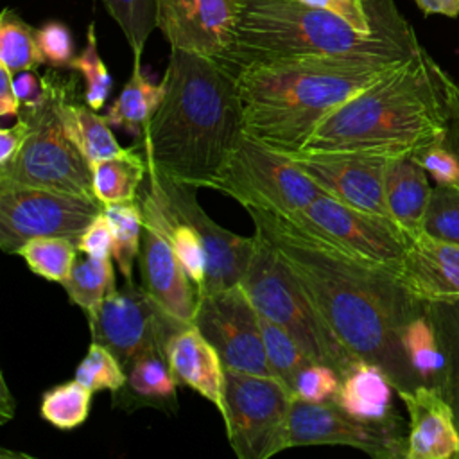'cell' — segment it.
Here are the masks:
<instances>
[{"mask_svg": "<svg viewBox=\"0 0 459 459\" xmlns=\"http://www.w3.org/2000/svg\"><path fill=\"white\" fill-rule=\"evenodd\" d=\"M136 262L142 289L151 299L170 317L181 323H194L199 292L179 264L163 230L145 219Z\"/></svg>", "mask_w": 459, "mask_h": 459, "instance_id": "cell-18", "label": "cell"}, {"mask_svg": "<svg viewBox=\"0 0 459 459\" xmlns=\"http://www.w3.org/2000/svg\"><path fill=\"white\" fill-rule=\"evenodd\" d=\"M194 325L213 344L224 368L273 375L260 330V317L240 283L201 292Z\"/></svg>", "mask_w": 459, "mask_h": 459, "instance_id": "cell-13", "label": "cell"}, {"mask_svg": "<svg viewBox=\"0 0 459 459\" xmlns=\"http://www.w3.org/2000/svg\"><path fill=\"white\" fill-rule=\"evenodd\" d=\"M43 77L47 97L34 108H22L18 117L30 122V133L18 154L9 163L0 165V185H23L95 197L90 161L70 136L61 113L65 97L75 88V79L61 77L56 72Z\"/></svg>", "mask_w": 459, "mask_h": 459, "instance_id": "cell-6", "label": "cell"}, {"mask_svg": "<svg viewBox=\"0 0 459 459\" xmlns=\"http://www.w3.org/2000/svg\"><path fill=\"white\" fill-rule=\"evenodd\" d=\"M77 249H79V253L88 255V256H95V258L111 256L113 237H111L109 221H108L104 210L81 233V237L77 240Z\"/></svg>", "mask_w": 459, "mask_h": 459, "instance_id": "cell-44", "label": "cell"}, {"mask_svg": "<svg viewBox=\"0 0 459 459\" xmlns=\"http://www.w3.org/2000/svg\"><path fill=\"white\" fill-rule=\"evenodd\" d=\"M14 255L23 258L34 274L63 283L79 256V249L77 242L65 237H38L22 244Z\"/></svg>", "mask_w": 459, "mask_h": 459, "instance_id": "cell-33", "label": "cell"}, {"mask_svg": "<svg viewBox=\"0 0 459 459\" xmlns=\"http://www.w3.org/2000/svg\"><path fill=\"white\" fill-rule=\"evenodd\" d=\"M394 385L375 362L357 359L344 375L333 403L350 418L375 425H403L393 405Z\"/></svg>", "mask_w": 459, "mask_h": 459, "instance_id": "cell-22", "label": "cell"}, {"mask_svg": "<svg viewBox=\"0 0 459 459\" xmlns=\"http://www.w3.org/2000/svg\"><path fill=\"white\" fill-rule=\"evenodd\" d=\"M348 253L400 274L411 237L389 217L364 212L323 192L301 212L287 217Z\"/></svg>", "mask_w": 459, "mask_h": 459, "instance_id": "cell-11", "label": "cell"}, {"mask_svg": "<svg viewBox=\"0 0 459 459\" xmlns=\"http://www.w3.org/2000/svg\"><path fill=\"white\" fill-rule=\"evenodd\" d=\"M149 188L179 219L188 222L201 237L206 255V280L201 292L217 290L240 283L251 262L256 235L244 237L219 226L197 203L195 185L179 183L149 172ZM199 292V294H201Z\"/></svg>", "mask_w": 459, "mask_h": 459, "instance_id": "cell-14", "label": "cell"}, {"mask_svg": "<svg viewBox=\"0 0 459 459\" xmlns=\"http://www.w3.org/2000/svg\"><path fill=\"white\" fill-rule=\"evenodd\" d=\"M328 195L353 208L389 217L385 169L389 158L364 152L290 154Z\"/></svg>", "mask_w": 459, "mask_h": 459, "instance_id": "cell-16", "label": "cell"}, {"mask_svg": "<svg viewBox=\"0 0 459 459\" xmlns=\"http://www.w3.org/2000/svg\"><path fill=\"white\" fill-rule=\"evenodd\" d=\"M72 303L81 307L88 316L93 312L111 292L117 290L115 271L111 256L95 258L82 255L77 256L68 278L61 283Z\"/></svg>", "mask_w": 459, "mask_h": 459, "instance_id": "cell-30", "label": "cell"}, {"mask_svg": "<svg viewBox=\"0 0 459 459\" xmlns=\"http://www.w3.org/2000/svg\"><path fill=\"white\" fill-rule=\"evenodd\" d=\"M91 341L104 344L120 360L124 369L147 350H163L167 339L181 323L158 307L156 301L131 281L111 292L88 314Z\"/></svg>", "mask_w": 459, "mask_h": 459, "instance_id": "cell-12", "label": "cell"}, {"mask_svg": "<svg viewBox=\"0 0 459 459\" xmlns=\"http://www.w3.org/2000/svg\"><path fill=\"white\" fill-rule=\"evenodd\" d=\"M429 172L414 156L389 158L385 169V203L391 219L411 237L423 235V219L432 186Z\"/></svg>", "mask_w": 459, "mask_h": 459, "instance_id": "cell-23", "label": "cell"}, {"mask_svg": "<svg viewBox=\"0 0 459 459\" xmlns=\"http://www.w3.org/2000/svg\"><path fill=\"white\" fill-rule=\"evenodd\" d=\"M398 276L421 301H459V244L425 233L412 238Z\"/></svg>", "mask_w": 459, "mask_h": 459, "instance_id": "cell-20", "label": "cell"}, {"mask_svg": "<svg viewBox=\"0 0 459 459\" xmlns=\"http://www.w3.org/2000/svg\"><path fill=\"white\" fill-rule=\"evenodd\" d=\"M13 88L16 91L22 108H34L47 97L45 77H39L34 70H23L13 74Z\"/></svg>", "mask_w": 459, "mask_h": 459, "instance_id": "cell-45", "label": "cell"}, {"mask_svg": "<svg viewBox=\"0 0 459 459\" xmlns=\"http://www.w3.org/2000/svg\"><path fill=\"white\" fill-rule=\"evenodd\" d=\"M305 4L323 7L342 20L353 29L380 36L411 48H420L414 29L398 11L394 0H301Z\"/></svg>", "mask_w": 459, "mask_h": 459, "instance_id": "cell-25", "label": "cell"}, {"mask_svg": "<svg viewBox=\"0 0 459 459\" xmlns=\"http://www.w3.org/2000/svg\"><path fill=\"white\" fill-rule=\"evenodd\" d=\"M165 357L178 384H183L208 402L224 416L226 368L213 344L194 325H181L165 342Z\"/></svg>", "mask_w": 459, "mask_h": 459, "instance_id": "cell-21", "label": "cell"}, {"mask_svg": "<svg viewBox=\"0 0 459 459\" xmlns=\"http://www.w3.org/2000/svg\"><path fill=\"white\" fill-rule=\"evenodd\" d=\"M414 158L425 167L437 185L459 183V154L443 145V142L423 149L414 154Z\"/></svg>", "mask_w": 459, "mask_h": 459, "instance_id": "cell-43", "label": "cell"}, {"mask_svg": "<svg viewBox=\"0 0 459 459\" xmlns=\"http://www.w3.org/2000/svg\"><path fill=\"white\" fill-rule=\"evenodd\" d=\"M446 357V378L441 394L450 403L459 429V301L429 303Z\"/></svg>", "mask_w": 459, "mask_h": 459, "instance_id": "cell-36", "label": "cell"}, {"mask_svg": "<svg viewBox=\"0 0 459 459\" xmlns=\"http://www.w3.org/2000/svg\"><path fill=\"white\" fill-rule=\"evenodd\" d=\"M290 389L274 375L226 368L224 423L238 459H267L289 448Z\"/></svg>", "mask_w": 459, "mask_h": 459, "instance_id": "cell-9", "label": "cell"}, {"mask_svg": "<svg viewBox=\"0 0 459 459\" xmlns=\"http://www.w3.org/2000/svg\"><path fill=\"white\" fill-rule=\"evenodd\" d=\"M258 317L269 368L273 375L278 377L292 393L296 375L314 360L301 350V346L287 330L262 314H258Z\"/></svg>", "mask_w": 459, "mask_h": 459, "instance_id": "cell-35", "label": "cell"}, {"mask_svg": "<svg viewBox=\"0 0 459 459\" xmlns=\"http://www.w3.org/2000/svg\"><path fill=\"white\" fill-rule=\"evenodd\" d=\"M38 45L45 63L52 68H68L75 57V45L70 29L61 22H48L38 29Z\"/></svg>", "mask_w": 459, "mask_h": 459, "instance_id": "cell-42", "label": "cell"}, {"mask_svg": "<svg viewBox=\"0 0 459 459\" xmlns=\"http://www.w3.org/2000/svg\"><path fill=\"white\" fill-rule=\"evenodd\" d=\"M402 63L307 56L247 65L235 74L244 134L296 154L326 115Z\"/></svg>", "mask_w": 459, "mask_h": 459, "instance_id": "cell-4", "label": "cell"}, {"mask_svg": "<svg viewBox=\"0 0 459 459\" xmlns=\"http://www.w3.org/2000/svg\"><path fill=\"white\" fill-rule=\"evenodd\" d=\"M341 385V373L328 364L310 362L294 378L292 396L310 403L332 402Z\"/></svg>", "mask_w": 459, "mask_h": 459, "instance_id": "cell-41", "label": "cell"}, {"mask_svg": "<svg viewBox=\"0 0 459 459\" xmlns=\"http://www.w3.org/2000/svg\"><path fill=\"white\" fill-rule=\"evenodd\" d=\"M396 393L409 414L405 459H459V429L445 396L425 384Z\"/></svg>", "mask_w": 459, "mask_h": 459, "instance_id": "cell-19", "label": "cell"}, {"mask_svg": "<svg viewBox=\"0 0 459 459\" xmlns=\"http://www.w3.org/2000/svg\"><path fill=\"white\" fill-rule=\"evenodd\" d=\"M102 4L122 29L133 56H142L156 27V0H102Z\"/></svg>", "mask_w": 459, "mask_h": 459, "instance_id": "cell-37", "label": "cell"}, {"mask_svg": "<svg viewBox=\"0 0 459 459\" xmlns=\"http://www.w3.org/2000/svg\"><path fill=\"white\" fill-rule=\"evenodd\" d=\"M102 210L104 204L91 195L0 185V247L16 253L22 244L38 237H65L77 242Z\"/></svg>", "mask_w": 459, "mask_h": 459, "instance_id": "cell-10", "label": "cell"}, {"mask_svg": "<svg viewBox=\"0 0 459 459\" xmlns=\"http://www.w3.org/2000/svg\"><path fill=\"white\" fill-rule=\"evenodd\" d=\"M423 14H443L448 18L459 16V0H414Z\"/></svg>", "mask_w": 459, "mask_h": 459, "instance_id": "cell-48", "label": "cell"}, {"mask_svg": "<svg viewBox=\"0 0 459 459\" xmlns=\"http://www.w3.org/2000/svg\"><path fill=\"white\" fill-rule=\"evenodd\" d=\"M402 346L420 384L441 393L446 378V357L429 303L403 326Z\"/></svg>", "mask_w": 459, "mask_h": 459, "instance_id": "cell-26", "label": "cell"}, {"mask_svg": "<svg viewBox=\"0 0 459 459\" xmlns=\"http://www.w3.org/2000/svg\"><path fill=\"white\" fill-rule=\"evenodd\" d=\"M423 233L459 244V183L432 186L423 219Z\"/></svg>", "mask_w": 459, "mask_h": 459, "instance_id": "cell-40", "label": "cell"}, {"mask_svg": "<svg viewBox=\"0 0 459 459\" xmlns=\"http://www.w3.org/2000/svg\"><path fill=\"white\" fill-rule=\"evenodd\" d=\"M22 111V102L16 97L13 88V74L0 65V115L2 117H18Z\"/></svg>", "mask_w": 459, "mask_h": 459, "instance_id": "cell-47", "label": "cell"}, {"mask_svg": "<svg viewBox=\"0 0 459 459\" xmlns=\"http://www.w3.org/2000/svg\"><path fill=\"white\" fill-rule=\"evenodd\" d=\"M256 246L240 285L256 312L287 330L314 360L341 375L357 360L317 312L301 281L281 255L256 231Z\"/></svg>", "mask_w": 459, "mask_h": 459, "instance_id": "cell-7", "label": "cell"}, {"mask_svg": "<svg viewBox=\"0 0 459 459\" xmlns=\"http://www.w3.org/2000/svg\"><path fill=\"white\" fill-rule=\"evenodd\" d=\"M68 68L79 72L84 79V102L90 108H93L95 111H100V108H104V104L109 97L113 79H111L102 57L99 56L97 34H95L93 22L88 25L84 48L81 50L79 56H75L72 59Z\"/></svg>", "mask_w": 459, "mask_h": 459, "instance_id": "cell-38", "label": "cell"}, {"mask_svg": "<svg viewBox=\"0 0 459 459\" xmlns=\"http://www.w3.org/2000/svg\"><path fill=\"white\" fill-rule=\"evenodd\" d=\"M38 29L30 27L13 9L5 7L0 14V65L11 74L36 70L45 65L38 45Z\"/></svg>", "mask_w": 459, "mask_h": 459, "instance_id": "cell-32", "label": "cell"}, {"mask_svg": "<svg viewBox=\"0 0 459 459\" xmlns=\"http://www.w3.org/2000/svg\"><path fill=\"white\" fill-rule=\"evenodd\" d=\"M127 380L113 393V405L126 411L136 407H176L178 380L170 371L163 350H147L136 355L126 368Z\"/></svg>", "mask_w": 459, "mask_h": 459, "instance_id": "cell-24", "label": "cell"}, {"mask_svg": "<svg viewBox=\"0 0 459 459\" xmlns=\"http://www.w3.org/2000/svg\"><path fill=\"white\" fill-rule=\"evenodd\" d=\"M457 109L459 82L421 47L326 115L296 154L414 156L445 140Z\"/></svg>", "mask_w": 459, "mask_h": 459, "instance_id": "cell-3", "label": "cell"}, {"mask_svg": "<svg viewBox=\"0 0 459 459\" xmlns=\"http://www.w3.org/2000/svg\"><path fill=\"white\" fill-rule=\"evenodd\" d=\"M163 82H151L142 70V56H133V72L106 113L111 126L140 138L163 97Z\"/></svg>", "mask_w": 459, "mask_h": 459, "instance_id": "cell-27", "label": "cell"}, {"mask_svg": "<svg viewBox=\"0 0 459 459\" xmlns=\"http://www.w3.org/2000/svg\"><path fill=\"white\" fill-rule=\"evenodd\" d=\"M420 48L364 34L341 16L301 0H246L233 39L217 61L237 74L253 63L307 56H360L398 63Z\"/></svg>", "mask_w": 459, "mask_h": 459, "instance_id": "cell-5", "label": "cell"}, {"mask_svg": "<svg viewBox=\"0 0 459 459\" xmlns=\"http://www.w3.org/2000/svg\"><path fill=\"white\" fill-rule=\"evenodd\" d=\"M138 147H129L122 154L93 161V194L106 206L113 203L136 201L138 186L147 174V161Z\"/></svg>", "mask_w": 459, "mask_h": 459, "instance_id": "cell-29", "label": "cell"}, {"mask_svg": "<svg viewBox=\"0 0 459 459\" xmlns=\"http://www.w3.org/2000/svg\"><path fill=\"white\" fill-rule=\"evenodd\" d=\"M206 188L233 197L246 210L255 208L281 217L301 212L325 192L290 154L246 134Z\"/></svg>", "mask_w": 459, "mask_h": 459, "instance_id": "cell-8", "label": "cell"}, {"mask_svg": "<svg viewBox=\"0 0 459 459\" xmlns=\"http://www.w3.org/2000/svg\"><path fill=\"white\" fill-rule=\"evenodd\" d=\"M247 212L255 231L289 264L344 348L380 366L396 391L420 385L402 346V330L427 301L387 267L362 260L287 217Z\"/></svg>", "mask_w": 459, "mask_h": 459, "instance_id": "cell-1", "label": "cell"}, {"mask_svg": "<svg viewBox=\"0 0 459 459\" xmlns=\"http://www.w3.org/2000/svg\"><path fill=\"white\" fill-rule=\"evenodd\" d=\"M246 0H156V27L170 48L219 57L231 43Z\"/></svg>", "mask_w": 459, "mask_h": 459, "instance_id": "cell-17", "label": "cell"}, {"mask_svg": "<svg viewBox=\"0 0 459 459\" xmlns=\"http://www.w3.org/2000/svg\"><path fill=\"white\" fill-rule=\"evenodd\" d=\"M161 82L138 142L147 170L206 188L244 138L237 75L215 57L170 48Z\"/></svg>", "mask_w": 459, "mask_h": 459, "instance_id": "cell-2", "label": "cell"}, {"mask_svg": "<svg viewBox=\"0 0 459 459\" xmlns=\"http://www.w3.org/2000/svg\"><path fill=\"white\" fill-rule=\"evenodd\" d=\"M344 445L378 459L405 457L402 425L364 423L344 414L333 402L310 403L294 398L289 416V448Z\"/></svg>", "mask_w": 459, "mask_h": 459, "instance_id": "cell-15", "label": "cell"}, {"mask_svg": "<svg viewBox=\"0 0 459 459\" xmlns=\"http://www.w3.org/2000/svg\"><path fill=\"white\" fill-rule=\"evenodd\" d=\"M104 213L109 221L113 249L111 258L115 260L118 271L126 281L133 280V264L138 260L143 231V213L142 204L136 201L113 203L104 206Z\"/></svg>", "mask_w": 459, "mask_h": 459, "instance_id": "cell-31", "label": "cell"}, {"mask_svg": "<svg viewBox=\"0 0 459 459\" xmlns=\"http://www.w3.org/2000/svg\"><path fill=\"white\" fill-rule=\"evenodd\" d=\"M30 133V122L25 117H18L16 124L0 129V165L9 163Z\"/></svg>", "mask_w": 459, "mask_h": 459, "instance_id": "cell-46", "label": "cell"}, {"mask_svg": "<svg viewBox=\"0 0 459 459\" xmlns=\"http://www.w3.org/2000/svg\"><path fill=\"white\" fill-rule=\"evenodd\" d=\"M75 380L88 389L117 393L124 387L127 373L120 360L104 344L91 341L88 353L75 369Z\"/></svg>", "mask_w": 459, "mask_h": 459, "instance_id": "cell-39", "label": "cell"}, {"mask_svg": "<svg viewBox=\"0 0 459 459\" xmlns=\"http://www.w3.org/2000/svg\"><path fill=\"white\" fill-rule=\"evenodd\" d=\"M93 391L79 380L57 384L43 393L39 416L59 430H72L82 425L90 414Z\"/></svg>", "mask_w": 459, "mask_h": 459, "instance_id": "cell-34", "label": "cell"}, {"mask_svg": "<svg viewBox=\"0 0 459 459\" xmlns=\"http://www.w3.org/2000/svg\"><path fill=\"white\" fill-rule=\"evenodd\" d=\"M61 113L70 136L79 145L90 165L126 151L111 133V124L108 122L106 115H99L86 102H75V88H72L65 97Z\"/></svg>", "mask_w": 459, "mask_h": 459, "instance_id": "cell-28", "label": "cell"}]
</instances>
